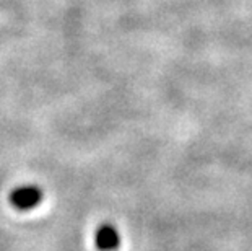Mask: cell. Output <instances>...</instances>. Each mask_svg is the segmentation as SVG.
<instances>
[{
    "instance_id": "2",
    "label": "cell",
    "mask_w": 252,
    "mask_h": 251,
    "mask_svg": "<svg viewBox=\"0 0 252 251\" xmlns=\"http://www.w3.org/2000/svg\"><path fill=\"white\" fill-rule=\"evenodd\" d=\"M94 243H96V248L99 251H116L119 248V243H121L119 232H117V228L114 225H111V223H104V225H101L98 230H96Z\"/></svg>"
},
{
    "instance_id": "1",
    "label": "cell",
    "mask_w": 252,
    "mask_h": 251,
    "mask_svg": "<svg viewBox=\"0 0 252 251\" xmlns=\"http://www.w3.org/2000/svg\"><path fill=\"white\" fill-rule=\"evenodd\" d=\"M42 201V191L37 186H20L10 194V202L18 211H31Z\"/></svg>"
}]
</instances>
